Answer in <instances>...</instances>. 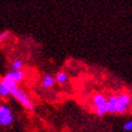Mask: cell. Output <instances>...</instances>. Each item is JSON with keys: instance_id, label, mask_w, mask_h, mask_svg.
I'll use <instances>...</instances> for the list:
<instances>
[{"instance_id": "6", "label": "cell", "mask_w": 132, "mask_h": 132, "mask_svg": "<svg viewBox=\"0 0 132 132\" xmlns=\"http://www.w3.org/2000/svg\"><path fill=\"white\" fill-rule=\"evenodd\" d=\"M55 84V80L51 75H45L42 80V86L44 88H51L53 87V85Z\"/></svg>"}, {"instance_id": "11", "label": "cell", "mask_w": 132, "mask_h": 132, "mask_svg": "<svg viewBox=\"0 0 132 132\" xmlns=\"http://www.w3.org/2000/svg\"><path fill=\"white\" fill-rule=\"evenodd\" d=\"M9 36H10V34H9L8 31H4V32H2V34L0 35V43H1V42H3V41H4L5 39L8 38Z\"/></svg>"}, {"instance_id": "7", "label": "cell", "mask_w": 132, "mask_h": 132, "mask_svg": "<svg viewBox=\"0 0 132 132\" xmlns=\"http://www.w3.org/2000/svg\"><path fill=\"white\" fill-rule=\"evenodd\" d=\"M68 81V74L65 72H59L56 75V82L59 84H63Z\"/></svg>"}, {"instance_id": "9", "label": "cell", "mask_w": 132, "mask_h": 132, "mask_svg": "<svg viewBox=\"0 0 132 132\" xmlns=\"http://www.w3.org/2000/svg\"><path fill=\"white\" fill-rule=\"evenodd\" d=\"M23 61L22 60H19V59H16V60H14L13 61V63H12V69L13 70H22V68H23Z\"/></svg>"}, {"instance_id": "5", "label": "cell", "mask_w": 132, "mask_h": 132, "mask_svg": "<svg viewBox=\"0 0 132 132\" xmlns=\"http://www.w3.org/2000/svg\"><path fill=\"white\" fill-rule=\"evenodd\" d=\"M8 75L10 78H12L13 81H14L16 84L18 83H21L23 80H24V77H25V73H24V71L23 70H12L11 72H9Z\"/></svg>"}, {"instance_id": "1", "label": "cell", "mask_w": 132, "mask_h": 132, "mask_svg": "<svg viewBox=\"0 0 132 132\" xmlns=\"http://www.w3.org/2000/svg\"><path fill=\"white\" fill-rule=\"evenodd\" d=\"M132 104V98L128 94L112 95L108 98L106 113L122 114L127 112Z\"/></svg>"}, {"instance_id": "2", "label": "cell", "mask_w": 132, "mask_h": 132, "mask_svg": "<svg viewBox=\"0 0 132 132\" xmlns=\"http://www.w3.org/2000/svg\"><path fill=\"white\" fill-rule=\"evenodd\" d=\"M11 95L14 97L16 100L21 103L24 108L28 109V110H32L34 109V103H32L31 99L29 98V96L26 94V92L21 88V87H16L11 91Z\"/></svg>"}, {"instance_id": "3", "label": "cell", "mask_w": 132, "mask_h": 132, "mask_svg": "<svg viewBox=\"0 0 132 132\" xmlns=\"http://www.w3.org/2000/svg\"><path fill=\"white\" fill-rule=\"evenodd\" d=\"M106 102L108 98L102 94H97L92 98V103L96 108V113L99 116H103L106 114Z\"/></svg>"}, {"instance_id": "10", "label": "cell", "mask_w": 132, "mask_h": 132, "mask_svg": "<svg viewBox=\"0 0 132 132\" xmlns=\"http://www.w3.org/2000/svg\"><path fill=\"white\" fill-rule=\"evenodd\" d=\"M122 128H123L125 131H132V119L128 120L127 122H125Z\"/></svg>"}, {"instance_id": "4", "label": "cell", "mask_w": 132, "mask_h": 132, "mask_svg": "<svg viewBox=\"0 0 132 132\" xmlns=\"http://www.w3.org/2000/svg\"><path fill=\"white\" fill-rule=\"evenodd\" d=\"M13 121V116L11 110L5 105H0V125L1 126H9Z\"/></svg>"}, {"instance_id": "8", "label": "cell", "mask_w": 132, "mask_h": 132, "mask_svg": "<svg viewBox=\"0 0 132 132\" xmlns=\"http://www.w3.org/2000/svg\"><path fill=\"white\" fill-rule=\"evenodd\" d=\"M10 94H11L10 89L6 87L2 82H0V96L1 97H6V96H9Z\"/></svg>"}]
</instances>
